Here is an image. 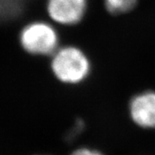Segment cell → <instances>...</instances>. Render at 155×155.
I'll return each instance as SVG.
<instances>
[{"instance_id": "1", "label": "cell", "mask_w": 155, "mask_h": 155, "mask_svg": "<svg viewBox=\"0 0 155 155\" xmlns=\"http://www.w3.org/2000/svg\"><path fill=\"white\" fill-rule=\"evenodd\" d=\"M50 69L58 81L73 85L88 78L91 66L83 50L75 46H65L59 48L51 56Z\"/></svg>"}, {"instance_id": "3", "label": "cell", "mask_w": 155, "mask_h": 155, "mask_svg": "<svg viewBox=\"0 0 155 155\" xmlns=\"http://www.w3.org/2000/svg\"><path fill=\"white\" fill-rule=\"evenodd\" d=\"M88 0H46L45 10L53 22L62 26L76 25L82 21Z\"/></svg>"}, {"instance_id": "5", "label": "cell", "mask_w": 155, "mask_h": 155, "mask_svg": "<svg viewBox=\"0 0 155 155\" xmlns=\"http://www.w3.org/2000/svg\"><path fill=\"white\" fill-rule=\"evenodd\" d=\"M104 2L106 10L113 15L127 13L137 4V0H104Z\"/></svg>"}, {"instance_id": "4", "label": "cell", "mask_w": 155, "mask_h": 155, "mask_svg": "<svg viewBox=\"0 0 155 155\" xmlns=\"http://www.w3.org/2000/svg\"><path fill=\"white\" fill-rule=\"evenodd\" d=\"M133 122L144 129H155V91H145L134 95L128 104Z\"/></svg>"}, {"instance_id": "6", "label": "cell", "mask_w": 155, "mask_h": 155, "mask_svg": "<svg viewBox=\"0 0 155 155\" xmlns=\"http://www.w3.org/2000/svg\"><path fill=\"white\" fill-rule=\"evenodd\" d=\"M70 155H104L98 150L89 148V147H80L74 150Z\"/></svg>"}, {"instance_id": "2", "label": "cell", "mask_w": 155, "mask_h": 155, "mask_svg": "<svg viewBox=\"0 0 155 155\" xmlns=\"http://www.w3.org/2000/svg\"><path fill=\"white\" fill-rule=\"evenodd\" d=\"M18 42L24 53L32 57L52 56L59 48V33L54 26L42 19L24 24L18 34Z\"/></svg>"}]
</instances>
